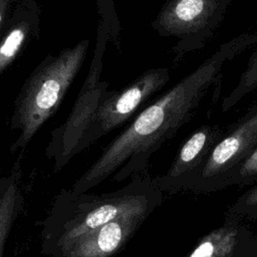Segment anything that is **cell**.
<instances>
[{"mask_svg":"<svg viewBox=\"0 0 257 257\" xmlns=\"http://www.w3.org/2000/svg\"><path fill=\"white\" fill-rule=\"evenodd\" d=\"M161 191L148 176H137L121 188L102 194L61 189L55 196L40 231V251L52 257L72 241L125 215L152 213Z\"/></svg>","mask_w":257,"mask_h":257,"instance_id":"obj_1","label":"cell"},{"mask_svg":"<svg viewBox=\"0 0 257 257\" xmlns=\"http://www.w3.org/2000/svg\"><path fill=\"white\" fill-rule=\"evenodd\" d=\"M83 39L56 55H47L24 81L13 104L10 126L19 135L10 151H23L45 121L58 109L86 58Z\"/></svg>","mask_w":257,"mask_h":257,"instance_id":"obj_2","label":"cell"},{"mask_svg":"<svg viewBox=\"0 0 257 257\" xmlns=\"http://www.w3.org/2000/svg\"><path fill=\"white\" fill-rule=\"evenodd\" d=\"M109 40L104 26L98 22L93 58L86 78L78 92L67 119L52 131L45 156L53 163L55 173L61 171L75 156L78 146L97 106L108 92V83L101 80L102 58Z\"/></svg>","mask_w":257,"mask_h":257,"instance_id":"obj_3","label":"cell"},{"mask_svg":"<svg viewBox=\"0 0 257 257\" xmlns=\"http://www.w3.org/2000/svg\"><path fill=\"white\" fill-rule=\"evenodd\" d=\"M170 79L167 68H152L119 90H108L103 97L75 149L78 155L112 130L122 125L154 93Z\"/></svg>","mask_w":257,"mask_h":257,"instance_id":"obj_4","label":"cell"},{"mask_svg":"<svg viewBox=\"0 0 257 257\" xmlns=\"http://www.w3.org/2000/svg\"><path fill=\"white\" fill-rule=\"evenodd\" d=\"M150 215L141 212L118 217L72 241L52 257H114L124 250Z\"/></svg>","mask_w":257,"mask_h":257,"instance_id":"obj_5","label":"cell"},{"mask_svg":"<svg viewBox=\"0 0 257 257\" xmlns=\"http://www.w3.org/2000/svg\"><path fill=\"white\" fill-rule=\"evenodd\" d=\"M224 8L225 0H168L152 25L163 36L185 38L207 28Z\"/></svg>","mask_w":257,"mask_h":257,"instance_id":"obj_6","label":"cell"},{"mask_svg":"<svg viewBox=\"0 0 257 257\" xmlns=\"http://www.w3.org/2000/svg\"><path fill=\"white\" fill-rule=\"evenodd\" d=\"M40 31V8L36 0H18L0 34V76L21 55Z\"/></svg>","mask_w":257,"mask_h":257,"instance_id":"obj_7","label":"cell"},{"mask_svg":"<svg viewBox=\"0 0 257 257\" xmlns=\"http://www.w3.org/2000/svg\"><path fill=\"white\" fill-rule=\"evenodd\" d=\"M257 148V112L222 139L210 152L202 170L205 179L219 176L243 162Z\"/></svg>","mask_w":257,"mask_h":257,"instance_id":"obj_8","label":"cell"},{"mask_svg":"<svg viewBox=\"0 0 257 257\" xmlns=\"http://www.w3.org/2000/svg\"><path fill=\"white\" fill-rule=\"evenodd\" d=\"M219 136L220 132L216 127L203 126L197 130L182 145L167 174L153 180L154 185L161 192L176 188L182 177L201 163L204 157L212 151Z\"/></svg>","mask_w":257,"mask_h":257,"instance_id":"obj_9","label":"cell"},{"mask_svg":"<svg viewBox=\"0 0 257 257\" xmlns=\"http://www.w3.org/2000/svg\"><path fill=\"white\" fill-rule=\"evenodd\" d=\"M18 162L13 171L0 177V257H5L6 244L12 228L23 208Z\"/></svg>","mask_w":257,"mask_h":257,"instance_id":"obj_10","label":"cell"},{"mask_svg":"<svg viewBox=\"0 0 257 257\" xmlns=\"http://www.w3.org/2000/svg\"><path fill=\"white\" fill-rule=\"evenodd\" d=\"M237 233L232 228H221L207 235L188 257H223L231 255Z\"/></svg>","mask_w":257,"mask_h":257,"instance_id":"obj_11","label":"cell"},{"mask_svg":"<svg viewBox=\"0 0 257 257\" xmlns=\"http://www.w3.org/2000/svg\"><path fill=\"white\" fill-rule=\"evenodd\" d=\"M257 87V51L249 59L246 69L241 74L240 80L231 93L224 99L222 107L228 110L235 105L247 93Z\"/></svg>","mask_w":257,"mask_h":257,"instance_id":"obj_12","label":"cell"},{"mask_svg":"<svg viewBox=\"0 0 257 257\" xmlns=\"http://www.w3.org/2000/svg\"><path fill=\"white\" fill-rule=\"evenodd\" d=\"M96 5L100 17L98 22L106 29L109 40L113 42L117 41L120 32V25L113 0H96Z\"/></svg>","mask_w":257,"mask_h":257,"instance_id":"obj_13","label":"cell"},{"mask_svg":"<svg viewBox=\"0 0 257 257\" xmlns=\"http://www.w3.org/2000/svg\"><path fill=\"white\" fill-rule=\"evenodd\" d=\"M257 175V148L241 163L239 176L241 178H250Z\"/></svg>","mask_w":257,"mask_h":257,"instance_id":"obj_14","label":"cell"},{"mask_svg":"<svg viewBox=\"0 0 257 257\" xmlns=\"http://www.w3.org/2000/svg\"><path fill=\"white\" fill-rule=\"evenodd\" d=\"M17 1L18 0H0V34Z\"/></svg>","mask_w":257,"mask_h":257,"instance_id":"obj_15","label":"cell"},{"mask_svg":"<svg viewBox=\"0 0 257 257\" xmlns=\"http://www.w3.org/2000/svg\"><path fill=\"white\" fill-rule=\"evenodd\" d=\"M242 205L246 208H254L257 207V187L249 191L242 198Z\"/></svg>","mask_w":257,"mask_h":257,"instance_id":"obj_16","label":"cell"},{"mask_svg":"<svg viewBox=\"0 0 257 257\" xmlns=\"http://www.w3.org/2000/svg\"><path fill=\"white\" fill-rule=\"evenodd\" d=\"M231 255H228V256H223V257H230Z\"/></svg>","mask_w":257,"mask_h":257,"instance_id":"obj_17","label":"cell"}]
</instances>
